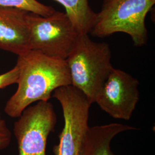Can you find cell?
<instances>
[{
	"mask_svg": "<svg viewBox=\"0 0 155 155\" xmlns=\"http://www.w3.org/2000/svg\"><path fill=\"white\" fill-rule=\"evenodd\" d=\"M16 91L6 102V114L20 116L31 104L48 101L56 89L71 84L66 61L53 58L33 50L18 56Z\"/></svg>",
	"mask_w": 155,
	"mask_h": 155,
	"instance_id": "cell-1",
	"label": "cell"
},
{
	"mask_svg": "<svg viewBox=\"0 0 155 155\" xmlns=\"http://www.w3.org/2000/svg\"><path fill=\"white\" fill-rule=\"evenodd\" d=\"M111 52L106 42H95L89 34H79L65 60L71 85L86 95L91 104L112 70Z\"/></svg>",
	"mask_w": 155,
	"mask_h": 155,
	"instance_id": "cell-2",
	"label": "cell"
},
{
	"mask_svg": "<svg viewBox=\"0 0 155 155\" xmlns=\"http://www.w3.org/2000/svg\"><path fill=\"white\" fill-rule=\"evenodd\" d=\"M155 4V0H104L90 33L101 38L126 33L134 45L142 47L148 39L145 18Z\"/></svg>",
	"mask_w": 155,
	"mask_h": 155,
	"instance_id": "cell-3",
	"label": "cell"
},
{
	"mask_svg": "<svg viewBox=\"0 0 155 155\" xmlns=\"http://www.w3.org/2000/svg\"><path fill=\"white\" fill-rule=\"evenodd\" d=\"M26 19L31 50L65 61L79 35L66 13L55 11L44 17L28 12Z\"/></svg>",
	"mask_w": 155,
	"mask_h": 155,
	"instance_id": "cell-4",
	"label": "cell"
},
{
	"mask_svg": "<svg viewBox=\"0 0 155 155\" xmlns=\"http://www.w3.org/2000/svg\"><path fill=\"white\" fill-rule=\"evenodd\" d=\"M52 97L59 102L64 118L59 141L54 147L53 152L55 155H79L89 127V110L92 104L85 94L71 84L56 89Z\"/></svg>",
	"mask_w": 155,
	"mask_h": 155,
	"instance_id": "cell-5",
	"label": "cell"
},
{
	"mask_svg": "<svg viewBox=\"0 0 155 155\" xmlns=\"http://www.w3.org/2000/svg\"><path fill=\"white\" fill-rule=\"evenodd\" d=\"M56 122L54 106L48 101L27 107L14 124L18 155H46L48 137Z\"/></svg>",
	"mask_w": 155,
	"mask_h": 155,
	"instance_id": "cell-6",
	"label": "cell"
},
{
	"mask_svg": "<svg viewBox=\"0 0 155 155\" xmlns=\"http://www.w3.org/2000/svg\"><path fill=\"white\" fill-rule=\"evenodd\" d=\"M139 85L136 78L114 68L97 95L95 103L111 117L129 120L139 102Z\"/></svg>",
	"mask_w": 155,
	"mask_h": 155,
	"instance_id": "cell-7",
	"label": "cell"
},
{
	"mask_svg": "<svg viewBox=\"0 0 155 155\" xmlns=\"http://www.w3.org/2000/svg\"><path fill=\"white\" fill-rule=\"evenodd\" d=\"M28 12L0 6V49L20 55L31 50Z\"/></svg>",
	"mask_w": 155,
	"mask_h": 155,
	"instance_id": "cell-8",
	"label": "cell"
},
{
	"mask_svg": "<svg viewBox=\"0 0 155 155\" xmlns=\"http://www.w3.org/2000/svg\"><path fill=\"white\" fill-rule=\"evenodd\" d=\"M136 129L135 127L118 123L89 127L79 155H114L111 149L112 140L120 133Z\"/></svg>",
	"mask_w": 155,
	"mask_h": 155,
	"instance_id": "cell-9",
	"label": "cell"
},
{
	"mask_svg": "<svg viewBox=\"0 0 155 155\" xmlns=\"http://www.w3.org/2000/svg\"><path fill=\"white\" fill-rule=\"evenodd\" d=\"M61 4L79 34H89L95 22L97 13L88 0H54Z\"/></svg>",
	"mask_w": 155,
	"mask_h": 155,
	"instance_id": "cell-10",
	"label": "cell"
},
{
	"mask_svg": "<svg viewBox=\"0 0 155 155\" xmlns=\"http://www.w3.org/2000/svg\"><path fill=\"white\" fill-rule=\"evenodd\" d=\"M0 6L15 8L44 17L48 16L55 11L52 6L45 5L37 0H0Z\"/></svg>",
	"mask_w": 155,
	"mask_h": 155,
	"instance_id": "cell-11",
	"label": "cell"
},
{
	"mask_svg": "<svg viewBox=\"0 0 155 155\" xmlns=\"http://www.w3.org/2000/svg\"><path fill=\"white\" fill-rule=\"evenodd\" d=\"M18 78V69L16 65L11 70L0 75V89L5 88L12 84L17 83Z\"/></svg>",
	"mask_w": 155,
	"mask_h": 155,
	"instance_id": "cell-12",
	"label": "cell"
},
{
	"mask_svg": "<svg viewBox=\"0 0 155 155\" xmlns=\"http://www.w3.org/2000/svg\"><path fill=\"white\" fill-rule=\"evenodd\" d=\"M11 132L4 120L0 121V150L7 148L11 143Z\"/></svg>",
	"mask_w": 155,
	"mask_h": 155,
	"instance_id": "cell-13",
	"label": "cell"
},
{
	"mask_svg": "<svg viewBox=\"0 0 155 155\" xmlns=\"http://www.w3.org/2000/svg\"><path fill=\"white\" fill-rule=\"evenodd\" d=\"M2 120V118H1V115H0V121Z\"/></svg>",
	"mask_w": 155,
	"mask_h": 155,
	"instance_id": "cell-14",
	"label": "cell"
}]
</instances>
